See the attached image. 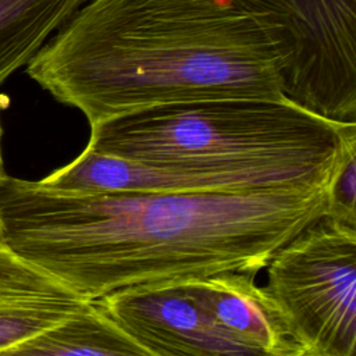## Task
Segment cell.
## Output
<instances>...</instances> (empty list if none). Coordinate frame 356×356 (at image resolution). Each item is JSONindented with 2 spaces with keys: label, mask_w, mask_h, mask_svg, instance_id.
<instances>
[{
  "label": "cell",
  "mask_w": 356,
  "mask_h": 356,
  "mask_svg": "<svg viewBox=\"0 0 356 356\" xmlns=\"http://www.w3.org/2000/svg\"><path fill=\"white\" fill-rule=\"evenodd\" d=\"M327 188L197 193H65L4 174V245L78 296L257 274L324 217Z\"/></svg>",
  "instance_id": "6da1fadb"
},
{
  "label": "cell",
  "mask_w": 356,
  "mask_h": 356,
  "mask_svg": "<svg viewBox=\"0 0 356 356\" xmlns=\"http://www.w3.org/2000/svg\"><path fill=\"white\" fill-rule=\"evenodd\" d=\"M26 74L89 125L232 97H286L278 28L250 0H89Z\"/></svg>",
  "instance_id": "7a4b0ae2"
},
{
  "label": "cell",
  "mask_w": 356,
  "mask_h": 356,
  "mask_svg": "<svg viewBox=\"0 0 356 356\" xmlns=\"http://www.w3.org/2000/svg\"><path fill=\"white\" fill-rule=\"evenodd\" d=\"M356 122L288 97H232L154 107L90 125L86 147L218 177L246 191L328 188Z\"/></svg>",
  "instance_id": "3957f363"
},
{
  "label": "cell",
  "mask_w": 356,
  "mask_h": 356,
  "mask_svg": "<svg viewBox=\"0 0 356 356\" xmlns=\"http://www.w3.org/2000/svg\"><path fill=\"white\" fill-rule=\"evenodd\" d=\"M266 267L264 289L305 356H356V229L321 217Z\"/></svg>",
  "instance_id": "277c9868"
},
{
  "label": "cell",
  "mask_w": 356,
  "mask_h": 356,
  "mask_svg": "<svg viewBox=\"0 0 356 356\" xmlns=\"http://www.w3.org/2000/svg\"><path fill=\"white\" fill-rule=\"evenodd\" d=\"M278 28L285 95L334 121H356V0H250Z\"/></svg>",
  "instance_id": "5b68a950"
},
{
  "label": "cell",
  "mask_w": 356,
  "mask_h": 356,
  "mask_svg": "<svg viewBox=\"0 0 356 356\" xmlns=\"http://www.w3.org/2000/svg\"><path fill=\"white\" fill-rule=\"evenodd\" d=\"M93 302L154 356H280L224 330L185 280L131 286Z\"/></svg>",
  "instance_id": "8992f818"
},
{
  "label": "cell",
  "mask_w": 356,
  "mask_h": 356,
  "mask_svg": "<svg viewBox=\"0 0 356 356\" xmlns=\"http://www.w3.org/2000/svg\"><path fill=\"white\" fill-rule=\"evenodd\" d=\"M42 186L65 193H197L246 191L218 178L182 170L132 161L88 147L71 163L38 181Z\"/></svg>",
  "instance_id": "52a82bcc"
},
{
  "label": "cell",
  "mask_w": 356,
  "mask_h": 356,
  "mask_svg": "<svg viewBox=\"0 0 356 356\" xmlns=\"http://www.w3.org/2000/svg\"><path fill=\"white\" fill-rule=\"evenodd\" d=\"M254 275L225 271L185 281L211 317L239 341L280 356H305L264 286L254 284Z\"/></svg>",
  "instance_id": "ba28073f"
},
{
  "label": "cell",
  "mask_w": 356,
  "mask_h": 356,
  "mask_svg": "<svg viewBox=\"0 0 356 356\" xmlns=\"http://www.w3.org/2000/svg\"><path fill=\"white\" fill-rule=\"evenodd\" d=\"M90 302L0 246V352L60 323Z\"/></svg>",
  "instance_id": "9c48e42d"
},
{
  "label": "cell",
  "mask_w": 356,
  "mask_h": 356,
  "mask_svg": "<svg viewBox=\"0 0 356 356\" xmlns=\"http://www.w3.org/2000/svg\"><path fill=\"white\" fill-rule=\"evenodd\" d=\"M0 356H154L95 302Z\"/></svg>",
  "instance_id": "30bf717a"
},
{
  "label": "cell",
  "mask_w": 356,
  "mask_h": 356,
  "mask_svg": "<svg viewBox=\"0 0 356 356\" xmlns=\"http://www.w3.org/2000/svg\"><path fill=\"white\" fill-rule=\"evenodd\" d=\"M89 0H0V86Z\"/></svg>",
  "instance_id": "8fae6325"
},
{
  "label": "cell",
  "mask_w": 356,
  "mask_h": 356,
  "mask_svg": "<svg viewBox=\"0 0 356 356\" xmlns=\"http://www.w3.org/2000/svg\"><path fill=\"white\" fill-rule=\"evenodd\" d=\"M324 217L356 229V140L346 147L328 184Z\"/></svg>",
  "instance_id": "7c38bea8"
},
{
  "label": "cell",
  "mask_w": 356,
  "mask_h": 356,
  "mask_svg": "<svg viewBox=\"0 0 356 356\" xmlns=\"http://www.w3.org/2000/svg\"><path fill=\"white\" fill-rule=\"evenodd\" d=\"M0 111H1V107H0ZM1 135H3V129H1V121H0V182L3 175L6 174L3 168V156H1ZM3 243H4V234H3V222H1V214H0V246Z\"/></svg>",
  "instance_id": "4fadbf2b"
}]
</instances>
